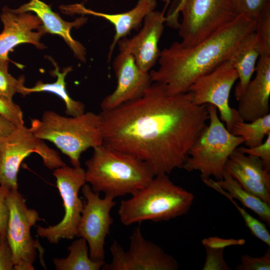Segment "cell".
Listing matches in <instances>:
<instances>
[{
	"label": "cell",
	"mask_w": 270,
	"mask_h": 270,
	"mask_svg": "<svg viewBox=\"0 0 270 270\" xmlns=\"http://www.w3.org/2000/svg\"><path fill=\"white\" fill-rule=\"evenodd\" d=\"M185 0H178V2H182Z\"/></svg>",
	"instance_id": "f35d334b"
},
{
	"label": "cell",
	"mask_w": 270,
	"mask_h": 270,
	"mask_svg": "<svg viewBox=\"0 0 270 270\" xmlns=\"http://www.w3.org/2000/svg\"><path fill=\"white\" fill-rule=\"evenodd\" d=\"M68 250L69 254L66 258L53 260L56 270H99L105 264L90 259L88 243L82 238L74 240Z\"/></svg>",
	"instance_id": "603a6c76"
},
{
	"label": "cell",
	"mask_w": 270,
	"mask_h": 270,
	"mask_svg": "<svg viewBox=\"0 0 270 270\" xmlns=\"http://www.w3.org/2000/svg\"><path fill=\"white\" fill-rule=\"evenodd\" d=\"M162 12L155 10L150 12L143 20L138 32L131 38H124L117 43L120 52L132 54L138 68L149 72L158 61L160 50L158 42L166 21Z\"/></svg>",
	"instance_id": "5bb4252c"
},
{
	"label": "cell",
	"mask_w": 270,
	"mask_h": 270,
	"mask_svg": "<svg viewBox=\"0 0 270 270\" xmlns=\"http://www.w3.org/2000/svg\"><path fill=\"white\" fill-rule=\"evenodd\" d=\"M202 243L204 246L224 249L230 246L244 245L246 240L242 238H223L214 236L204 238Z\"/></svg>",
	"instance_id": "d590c367"
},
{
	"label": "cell",
	"mask_w": 270,
	"mask_h": 270,
	"mask_svg": "<svg viewBox=\"0 0 270 270\" xmlns=\"http://www.w3.org/2000/svg\"><path fill=\"white\" fill-rule=\"evenodd\" d=\"M226 168L244 190L270 206V189L264 184L246 175L230 158Z\"/></svg>",
	"instance_id": "4316f807"
},
{
	"label": "cell",
	"mask_w": 270,
	"mask_h": 270,
	"mask_svg": "<svg viewBox=\"0 0 270 270\" xmlns=\"http://www.w3.org/2000/svg\"><path fill=\"white\" fill-rule=\"evenodd\" d=\"M82 191L86 201L76 236L86 240L92 260L104 262L105 240L113 223L110 212L116 202L114 198L108 196L100 198L99 194L94 192L87 183L82 186Z\"/></svg>",
	"instance_id": "4fadbf2b"
},
{
	"label": "cell",
	"mask_w": 270,
	"mask_h": 270,
	"mask_svg": "<svg viewBox=\"0 0 270 270\" xmlns=\"http://www.w3.org/2000/svg\"><path fill=\"white\" fill-rule=\"evenodd\" d=\"M53 174L63 201L64 214L56 224L48 227L38 226L36 233L50 243L58 244L62 239L72 240L76 236L84 207L78 192L86 181L85 170L80 166L70 167L66 165L54 169Z\"/></svg>",
	"instance_id": "30bf717a"
},
{
	"label": "cell",
	"mask_w": 270,
	"mask_h": 270,
	"mask_svg": "<svg viewBox=\"0 0 270 270\" xmlns=\"http://www.w3.org/2000/svg\"><path fill=\"white\" fill-rule=\"evenodd\" d=\"M14 270L12 254L6 236L0 235V270Z\"/></svg>",
	"instance_id": "e575fe53"
},
{
	"label": "cell",
	"mask_w": 270,
	"mask_h": 270,
	"mask_svg": "<svg viewBox=\"0 0 270 270\" xmlns=\"http://www.w3.org/2000/svg\"><path fill=\"white\" fill-rule=\"evenodd\" d=\"M180 12L178 34L187 47L198 44L237 16L230 0H185L178 2L168 20H176Z\"/></svg>",
	"instance_id": "52a82bcc"
},
{
	"label": "cell",
	"mask_w": 270,
	"mask_h": 270,
	"mask_svg": "<svg viewBox=\"0 0 270 270\" xmlns=\"http://www.w3.org/2000/svg\"><path fill=\"white\" fill-rule=\"evenodd\" d=\"M112 262L104 264L102 270H178L176 260L156 244L146 240L140 226L130 236L126 251L116 240L110 247Z\"/></svg>",
	"instance_id": "8fae6325"
},
{
	"label": "cell",
	"mask_w": 270,
	"mask_h": 270,
	"mask_svg": "<svg viewBox=\"0 0 270 270\" xmlns=\"http://www.w3.org/2000/svg\"><path fill=\"white\" fill-rule=\"evenodd\" d=\"M7 193L2 190L0 192V235L1 236H6L8 218V209L6 202Z\"/></svg>",
	"instance_id": "8d00e7d4"
},
{
	"label": "cell",
	"mask_w": 270,
	"mask_h": 270,
	"mask_svg": "<svg viewBox=\"0 0 270 270\" xmlns=\"http://www.w3.org/2000/svg\"><path fill=\"white\" fill-rule=\"evenodd\" d=\"M8 60L0 58V96L12 99L16 93L20 94L25 80L23 76L16 78L8 73Z\"/></svg>",
	"instance_id": "83f0119b"
},
{
	"label": "cell",
	"mask_w": 270,
	"mask_h": 270,
	"mask_svg": "<svg viewBox=\"0 0 270 270\" xmlns=\"http://www.w3.org/2000/svg\"><path fill=\"white\" fill-rule=\"evenodd\" d=\"M0 20L4 29L0 34V58L9 60L8 54L20 44H34L39 49L45 48L40 42L44 34L42 22L36 15L18 11L5 6Z\"/></svg>",
	"instance_id": "2e32d148"
},
{
	"label": "cell",
	"mask_w": 270,
	"mask_h": 270,
	"mask_svg": "<svg viewBox=\"0 0 270 270\" xmlns=\"http://www.w3.org/2000/svg\"><path fill=\"white\" fill-rule=\"evenodd\" d=\"M255 30V21L238 15L231 22L191 47L175 42L160 51L152 82L164 84L170 94L185 93L198 77L230 60L244 38Z\"/></svg>",
	"instance_id": "7a4b0ae2"
},
{
	"label": "cell",
	"mask_w": 270,
	"mask_h": 270,
	"mask_svg": "<svg viewBox=\"0 0 270 270\" xmlns=\"http://www.w3.org/2000/svg\"><path fill=\"white\" fill-rule=\"evenodd\" d=\"M117 80L115 90L100 102L102 111L112 110L142 96L152 83L149 72H142L134 56L120 52L112 63Z\"/></svg>",
	"instance_id": "9a60e30c"
},
{
	"label": "cell",
	"mask_w": 270,
	"mask_h": 270,
	"mask_svg": "<svg viewBox=\"0 0 270 270\" xmlns=\"http://www.w3.org/2000/svg\"><path fill=\"white\" fill-rule=\"evenodd\" d=\"M240 264L236 268V270H270V248H268L265 254L260 256L252 257L248 254H242Z\"/></svg>",
	"instance_id": "1f68e13d"
},
{
	"label": "cell",
	"mask_w": 270,
	"mask_h": 270,
	"mask_svg": "<svg viewBox=\"0 0 270 270\" xmlns=\"http://www.w3.org/2000/svg\"><path fill=\"white\" fill-rule=\"evenodd\" d=\"M8 209L6 236L11 248L14 270H34L37 249L42 248L30 234V230L40 220L36 210L28 208L18 190L6 195Z\"/></svg>",
	"instance_id": "9c48e42d"
},
{
	"label": "cell",
	"mask_w": 270,
	"mask_h": 270,
	"mask_svg": "<svg viewBox=\"0 0 270 270\" xmlns=\"http://www.w3.org/2000/svg\"><path fill=\"white\" fill-rule=\"evenodd\" d=\"M30 128L36 137L53 143L74 167L80 166L82 152L104 144L100 116L92 112L64 116L46 110L40 119L31 120Z\"/></svg>",
	"instance_id": "5b68a950"
},
{
	"label": "cell",
	"mask_w": 270,
	"mask_h": 270,
	"mask_svg": "<svg viewBox=\"0 0 270 270\" xmlns=\"http://www.w3.org/2000/svg\"><path fill=\"white\" fill-rule=\"evenodd\" d=\"M255 71L256 76L248 84L237 110L244 122L270 114V56H260Z\"/></svg>",
	"instance_id": "ac0fdd59"
},
{
	"label": "cell",
	"mask_w": 270,
	"mask_h": 270,
	"mask_svg": "<svg viewBox=\"0 0 270 270\" xmlns=\"http://www.w3.org/2000/svg\"><path fill=\"white\" fill-rule=\"evenodd\" d=\"M0 115L17 127L24 125L23 112L20 106L9 99L0 96Z\"/></svg>",
	"instance_id": "4dcf8cb0"
},
{
	"label": "cell",
	"mask_w": 270,
	"mask_h": 270,
	"mask_svg": "<svg viewBox=\"0 0 270 270\" xmlns=\"http://www.w3.org/2000/svg\"><path fill=\"white\" fill-rule=\"evenodd\" d=\"M240 152L260 158L264 166L270 170V133L260 144L252 148L238 146L236 149Z\"/></svg>",
	"instance_id": "836d02e7"
},
{
	"label": "cell",
	"mask_w": 270,
	"mask_h": 270,
	"mask_svg": "<svg viewBox=\"0 0 270 270\" xmlns=\"http://www.w3.org/2000/svg\"><path fill=\"white\" fill-rule=\"evenodd\" d=\"M156 6V0H139L136 6L130 10L118 14H106L94 11L80 4L63 6L61 8L65 13L86 14L100 17L114 26L115 34L108 53V60L109 62L118 40L126 37L132 30H138L146 16L154 10Z\"/></svg>",
	"instance_id": "e0dca14e"
},
{
	"label": "cell",
	"mask_w": 270,
	"mask_h": 270,
	"mask_svg": "<svg viewBox=\"0 0 270 270\" xmlns=\"http://www.w3.org/2000/svg\"><path fill=\"white\" fill-rule=\"evenodd\" d=\"M237 16L242 15L255 21L264 10L270 8V0H230Z\"/></svg>",
	"instance_id": "f546056e"
},
{
	"label": "cell",
	"mask_w": 270,
	"mask_h": 270,
	"mask_svg": "<svg viewBox=\"0 0 270 270\" xmlns=\"http://www.w3.org/2000/svg\"><path fill=\"white\" fill-rule=\"evenodd\" d=\"M1 190H0V192Z\"/></svg>",
	"instance_id": "ab89813d"
},
{
	"label": "cell",
	"mask_w": 270,
	"mask_h": 270,
	"mask_svg": "<svg viewBox=\"0 0 270 270\" xmlns=\"http://www.w3.org/2000/svg\"><path fill=\"white\" fill-rule=\"evenodd\" d=\"M214 182L232 198L238 200L244 207L255 213L261 220L270 226V206L244 190L226 168L222 180H214Z\"/></svg>",
	"instance_id": "7402d4cb"
},
{
	"label": "cell",
	"mask_w": 270,
	"mask_h": 270,
	"mask_svg": "<svg viewBox=\"0 0 270 270\" xmlns=\"http://www.w3.org/2000/svg\"><path fill=\"white\" fill-rule=\"evenodd\" d=\"M206 258L202 270H230L224 258L223 248L204 246Z\"/></svg>",
	"instance_id": "d6a6232c"
},
{
	"label": "cell",
	"mask_w": 270,
	"mask_h": 270,
	"mask_svg": "<svg viewBox=\"0 0 270 270\" xmlns=\"http://www.w3.org/2000/svg\"><path fill=\"white\" fill-rule=\"evenodd\" d=\"M202 181L206 185L214 189L228 199L240 214L246 226L251 234L270 247V234L264 224L252 216L244 208L238 206L226 191L215 184L214 180L209 178L202 180Z\"/></svg>",
	"instance_id": "484cf974"
},
{
	"label": "cell",
	"mask_w": 270,
	"mask_h": 270,
	"mask_svg": "<svg viewBox=\"0 0 270 270\" xmlns=\"http://www.w3.org/2000/svg\"><path fill=\"white\" fill-rule=\"evenodd\" d=\"M100 114L103 144L142 160L155 176L182 168L209 120L207 104H196L190 92L170 94L156 82Z\"/></svg>",
	"instance_id": "6da1fadb"
},
{
	"label": "cell",
	"mask_w": 270,
	"mask_h": 270,
	"mask_svg": "<svg viewBox=\"0 0 270 270\" xmlns=\"http://www.w3.org/2000/svg\"><path fill=\"white\" fill-rule=\"evenodd\" d=\"M246 175L264 184L270 189V174L259 158L242 154L236 150L230 158Z\"/></svg>",
	"instance_id": "d4e9b609"
},
{
	"label": "cell",
	"mask_w": 270,
	"mask_h": 270,
	"mask_svg": "<svg viewBox=\"0 0 270 270\" xmlns=\"http://www.w3.org/2000/svg\"><path fill=\"white\" fill-rule=\"evenodd\" d=\"M207 108L209 124L190 148L182 168L188 172H199L202 180L213 176L216 180H221L230 155L244 140L227 129L216 106L207 104Z\"/></svg>",
	"instance_id": "8992f818"
},
{
	"label": "cell",
	"mask_w": 270,
	"mask_h": 270,
	"mask_svg": "<svg viewBox=\"0 0 270 270\" xmlns=\"http://www.w3.org/2000/svg\"><path fill=\"white\" fill-rule=\"evenodd\" d=\"M85 165L86 183L92 190L114 198L132 194L155 176L142 160L104 144L93 148Z\"/></svg>",
	"instance_id": "3957f363"
},
{
	"label": "cell",
	"mask_w": 270,
	"mask_h": 270,
	"mask_svg": "<svg viewBox=\"0 0 270 270\" xmlns=\"http://www.w3.org/2000/svg\"><path fill=\"white\" fill-rule=\"evenodd\" d=\"M55 69L51 71V74L57 77L55 82L52 83H44L38 81L34 86L26 88L24 86L22 88L20 94L24 96L33 92H48L55 94L64 101L66 110L65 113L68 116H76L85 112V106L81 102L74 100L68 94L66 88L65 78L66 75L72 70V67L64 68L62 72L59 70V68L52 60Z\"/></svg>",
	"instance_id": "44dd1931"
},
{
	"label": "cell",
	"mask_w": 270,
	"mask_h": 270,
	"mask_svg": "<svg viewBox=\"0 0 270 270\" xmlns=\"http://www.w3.org/2000/svg\"><path fill=\"white\" fill-rule=\"evenodd\" d=\"M32 153L38 154L44 166L54 170L66 165L58 152L36 137L30 128L16 127L0 142V188L8 192L18 189V175L22 161Z\"/></svg>",
	"instance_id": "ba28073f"
},
{
	"label": "cell",
	"mask_w": 270,
	"mask_h": 270,
	"mask_svg": "<svg viewBox=\"0 0 270 270\" xmlns=\"http://www.w3.org/2000/svg\"><path fill=\"white\" fill-rule=\"evenodd\" d=\"M16 10L19 12L35 13L42 21V30L44 34L50 33L61 36L78 58L82 62H86V48L70 34L72 28H78L86 22V18L81 16L72 22H66L58 14L54 12L50 6L40 0H30Z\"/></svg>",
	"instance_id": "d6986e66"
},
{
	"label": "cell",
	"mask_w": 270,
	"mask_h": 270,
	"mask_svg": "<svg viewBox=\"0 0 270 270\" xmlns=\"http://www.w3.org/2000/svg\"><path fill=\"white\" fill-rule=\"evenodd\" d=\"M237 80V72L228 60L198 77L188 90L196 104H210L216 107L220 120L226 124L229 131L236 121L242 120L237 110L232 108L229 104L230 92Z\"/></svg>",
	"instance_id": "7c38bea8"
},
{
	"label": "cell",
	"mask_w": 270,
	"mask_h": 270,
	"mask_svg": "<svg viewBox=\"0 0 270 270\" xmlns=\"http://www.w3.org/2000/svg\"><path fill=\"white\" fill-rule=\"evenodd\" d=\"M260 56H270V8L264 10L255 20V30Z\"/></svg>",
	"instance_id": "f1b7e54d"
},
{
	"label": "cell",
	"mask_w": 270,
	"mask_h": 270,
	"mask_svg": "<svg viewBox=\"0 0 270 270\" xmlns=\"http://www.w3.org/2000/svg\"><path fill=\"white\" fill-rule=\"evenodd\" d=\"M260 55L254 31L248 34L230 59L236 68L238 82L234 89V96L239 101L251 80Z\"/></svg>",
	"instance_id": "ffe728a7"
},
{
	"label": "cell",
	"mask_w": 270,
	"mask_h": 270,
	"mask_svg": "<svg viewBox=\"0 0 270 270\" xmlns=\"http://www.w3.org/2000/svg\"><path fill=\"white\" fill-rule=\"evenodd\" d=\"M12 122L0 115V142L16 128Z\"/></svg>",
	"instance_id": "74e56055"
},
{
	"label": "cell",
	"mask_w": 270,
	"mask_h": 270,
	"mask_svg": "<svg viewBox=\"0 0 270 270\" xmlns=\"http://www.w3.org/2000/svg\"><path fill=\"white\" fill-rule=\"evenodd\" d=\"M132 196L121 201L118 212L120 221L126 226L146 220L168 221L184 215L194 198L192 192L175 184L166 174L154 176Z\"/></svg>",
	"instance_id": "277c9868"
},
{
	"label": "cell",
	"mask_w": 270,
	"mask_h": 270,
	"mask_svg": "<svg viewBox=\"0 0 270 270\" xmlns=\"http://www.w3.org/2000/svg\"><path fill=\"white\" fill-rule=\"evenodd\" d=\"M232 134L242 137L248 148L258 146L270 133V114L259 118L249 122L236 121L230 131Z\"/></svg>",
	"instance_id": "cb8c5ba5"
}]
</instances>
